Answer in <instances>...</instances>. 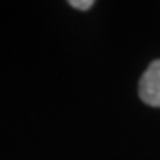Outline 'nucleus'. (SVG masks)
<instances>
[{
	"label": "nucleus",
	"instance_id": "obj_2",
	"mask_svg": "<svg viewBox=\"0 0 160 160\" xmlns=\"http://www.w3.org/2000/svg\"><path fill=\"white\" fill-rule=\"evenodd\" d=\"M70 6H73L74 9H79V11H88L93 6V0H71L68 2Z\"/></svg>",
	"mask_w": 160,
	"mask_h": 160
},
{
	"label": "nucleus",
	"instance_id": "obj_1",
	"mask_svg": "<svg viewBox=\"0 0 160 160\" xmlns=\"http://www.w3.org/2000/svg\"><path fill=\"white\" fill-rule=\"evenodd\" d=\"M138 92L144 104L160 108V59L153 61L144 71Z\"/></svg>",
	"mask_w": 160,
	"mask_h": 160
}]
</instances>
